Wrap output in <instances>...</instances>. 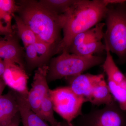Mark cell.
<instances>
[{"label":"cell","instance_id":"cell-3","mask_svg":"<svg viewBox=\"0 0 126 126\" xmlns=\"http://www.w3.org/2000/svg\"><path fill=\"white\" fill-rule=\"evenodd\" d=\"M104 19V44L122 64L126 61V2L109 5Z\"/></svg>","mask_w":126,"mask_h":126},{"label":"cell","instance_id":"cell-16","mask_svg":"<svg viewBox=\"0 0 126 126\" xmlns=\"http://www.w3.org/2000/svg\"><path fill=\"white\" fill-rule=\"evenodd\" d=\"M106 47L102 41H94L75 46L70 47L68 52L83 56H93L106 52Z\"/></svg>","mask_w":126,"mask_h":126},{"label":"cell","instance_id":"cell-7","mask_svg":"<svg viewBox=\"0 0 126 126\" xmlns=\"http://www.w3.org/2000/svg\"><path fill=\"white\" fill-rule=\"evenodd\" d=\"M106 51V56L102 66L107 75V84L113 98L126 112V77L115 63L107 46Z\"/></svg>","mask_w":126,"mask_h":126},{"label":"cell","instance_id":"cell-15","mask_svg":"<svg viewBox=\"0 0 126 126\" xmlns=\"http://www.w3.org/2000/svg\"><path fill=\"white\" fill-rule=\"evenodd\" d=\"M105 26V23L101 22L90 29L79 34L73 39L69 47L93 41H102L104 38L103 30Z\"/></svg>","mask_w":126,"mask_h":126},{"label":"cell","instance_id":"cell-25","mask_svg":"<svg viewBox=\"0 0 126 126\" xmlns=\"http://www.w3.org/2000/svg\"><path fill=\"white\" fill-rule=\"evenodd\" d=\"M6 86V84L3 80V79H0V97L2 95V93Z\"/></svg>","mask_w":126,"mask_h":126},{"label":"cell","instance_id":"cell-27","mask_svg":"<svg viewBox=\"0 0 126 126\" xmlns=\"http://www.w3.org/2000/svg\"><path fill=\"white\" fill-rule=\"evenodd\" d=\"M125 76H126V73L125 74Z\"/></svg>","mask_w":126,"mask_h":126},{"label":"cell","instance_id":"cell-14","mask_svg":"<svg viewBox=\"0 0 126 126\" xmlns=\"http://www.w3.org/2000/svg\"><path fill=\"white\" fill-rule=\"evenodd\" d=\"M115 100L113 98L105 79L94 87L90 96L86 99L94 106L108 105Z\"/></svg>","mask_w":126,"mask_h":126},{"label":"cell","instance_id":"cell-12","mask_svg":"<svg viewBox=\"0 0 126 126\" xmlns=\"http://www.w3.org/2000/svg\"><path fill=\"white\" fill-rule=\"evenodd\" d=\"M0 39V59L17 64L24 68L22 49L12 35Z\"/></svg>","mask_w":126,"mask_h":126},{"label":"cell","instance_id":"cell-11","mask_svg":"<svg viewBox=\"0 0 126 126\" xmlns=\"http://www.w3.org/2000/svg\"><path fill=\"white\" fill-rule=\"evenodd\" d=\"M19 113L15 91L11 89L0 97V126H6Z\"/></svg>","mask_w":126,"mask_h":126},{"label":"cell","instance_id":"cell-4","mask_svg":"<svg viewBox=\"0 0 126 126\" xmlns=\"http://www.w3.org/2000/svg\"><path fill=\"white\" fill-rule=\"evenodd\" d=\"M105 59L101 55L83 56L63 52L50 62L47 74L48 83L82 74L91 68L102 64Z\"/></svg>","mask_w":126,"mask_h":126},{"label":"cell","instance_id":"cell-9","mask_svg":"<svg viewBox=\"0 0 126 126\" xmlns=\"http://www.w3.org/2000/svg\"><path fill=\"white\" fill-rule=\"evenodd\" d=\"M4 61L5 69L2 79L6 86L27 97L29 91L27 86L29 77L25 68L16 63Z\"/></svg>","mask_w":126,"mask_h":126},{"label":"cell","instance_id":"cell-24","mask_svg":"<svg viewBox=\"0 0 126 126\" xmlns=\"http://www.w3.org/2000/svg\"><path fill=\"white\" fill-rule=\"evenodd\" d=\"M20 122V115L19 113L14 118L12 121L6 126H19Z\"/></svg>","mask_w":126,"mask_h":126},{"label":"cell","instance_id":"cell-20","mask_svg":"<svg viewBox=\"0 0 126 126\" xmlns=\"http://www.w3.org/2000/svg\"><path fill=\"white\" fill-rule=\"evenodd\" d=\"M34 45L39 58L40 67L46 64L52 53L55 54L56 47L49 43L38 40Z\"/></svg>","mask_w":126,"mask_h":126},{"label":"cell","instance_id":"cell-6","mask_svg":"<svg viewBox=\"0 0 126 126\" xmlns=\"http://www.w3.org/2000/svg\"><path fill=\"white\" fill-rule=\"evenodd\" d=\"M49 95L54 110L68 123L82 114V107L86 100L75 94L69 86L50 89Z\"/></svg>","mask_w":126,"mask_h":126},{"label":"cell","instance_id":"cell-2","mask_svg":"<svg viewBox=\"0 0 126 126\" xmlns=\"http://www.w3.org/2000/svg\"><path fill=\"white\" fill-rule=\"evenodd\" d=\"M17 4L18 16L29 26L39 40L54 45L56 49L62 39L60 34L64 22V15L55 14L38 1H20Z\"/></svg>","mask_w":126,"mask_h":126},{"label":"cell","instance_id":"cell-5","mask_svg":"<svg viewBox=\"0 0 126 126\" xmlns=\"http://www.w3.org/2000/svg\"><path fill=\"white\" fill-rule=\"evenodd\" d=\"M74 126H126V112L115 100L101 109H93L72 122Z\"/></svg>","mask_w":126,"mask_h":126},{"label":"cell","instance_id":"cell-18","mask_svg":"<svg viewBox=\"0 0 126 126\" xmlns=\"http://www.w3.org/2000/svg\"><path fill=\"white\" fill-rule=\"evenodd\" d=\"M53 106L49 93L41 104L39 115L41 118L48 123L50 126H61V122H59L55 117Z\"/></svg>","mask_w":126,"mask_h":126},{"label":"cell","instance_id":"cell-10","mask_svg":"<svg viewBox=\"0 0 126 126\" xmlns=\"http://www.w3.org/2000/svg\"><path fill=\"white\" fill-rule=\"evenodd\" d=\"M69 87L77 95L86 99L90 96L94 87L105 79L103 74L94 75L82 74L65 78Z\"/></svg>","mask_w":126,"mask_h":126},{"label":"cell","instance_id":"cell-19","mask_svg":"<svg viewBox=\"0 0 126 126\" xmlns=\"http://www.w3.org/2000/svg\"><path fill=\"white\" fill-rule=\"evenodd\" d=\"M77 0H40L43 6L55 14L61 15L65 14Z\"/></svg>","mask_w":126,"mask_h":126},{"label":"cell","instance_id":"cell-21","mask_svg":"<svg viewBox=\"0 0 126 126\" xmlns=\"http://www.w3.org/2000/svg\"><path fill=\"white\" fill-rule=\"evenodd\" d=\"M13 15L0 11V35H12L13 30L12 21Z\"/></svg>","mask_w":126,"mask_h":126},{"label":"cell","instance_id":"cell-13","mask_svg":"<svg viewBox=\"0 0 126 126\" xmlns=\"http://www.w3.org/2000/svg\"><path fill=\"white\" fill-rule=\"evenodd\" d=\"M15 93L23 126H50L32 110L27 103L26 97L15 91Z\"/></svg>","mask_w":126,"mask_h":126},{"label":"cell","instance_id":"cell-17","mask_svg":"<svg viewBox=\"0 0 126 126\" xmlns=\"http://www.w3.org/2000/svg\"><path fill=\"white\" fill-rule=\"evenodd\" d=\"M12 16L15 22L17 34L25 47L30 45L34 44L40 40L29 26L18 15L14 14Z\"/></svg>","mask_w":126,"mask_h":126},{"label":"cell","instance_id":"cell-22","mask_svg":"<svg viewBox=\"0 0 126 126\" xmlns=\"http://www.w3.org/2000/svg\"><path fill=\"white\" fill-rule=\"evenodd\" d=\"M26 59L27 66L30 69L40 67L39 58L34 44L30 45L25 47Z\"/></svg>","mask_w":126,"mask_h":126},{"label":"cell","instance_id":"cell-1","mask_svg":"<svg viewBox=\"0 0 126 126\" xmlns=\"http://www.w3.org/2000/svg\"><path fill=\"white\" fill-rule=\"evenodd\" d=\"M108 6L106 0H77L63 14V37L55 54L67 52L75 36L101 23L105 18Z\"/></svg>","mask_w":126,"mask_h":126},{"label":"cell","instance_id":"cell-26","mask_svg":"<svg viewBox=\"0 0 126 126\" xmlns=\"http://www.w3.org/2000/svg\"><path fill=\"white\" fill-rule=\"evenodd\" d=\"M61 126H74L72 123L69 124V123H68L67 122L65 121L61 122Z\"/></svg>","mask_w":126,"mask_h":126},{"label":"cell","instance_id":"cell-8","mask_svg":"<svg viewBox=\"0 0 126 126\" xmlns=\"http://www.w3.org/2000/svg\"><path fill=\"white\" fill-rule=\"evenodd\" d=\"M48 68V65L46 64L35 70L31 89L26 97L30 108L37 115L42 101L49 93L47 78Z\"/></svg>","mask_w":126,"mask_h":126},{"label":"cell","instance_id":"cell-23","mask_svg":"<svg viewBox=\"0 0 126 126\" xmlns=\"http://www.w3.org/2000/svg\"><path fill=\"white\" fill-rule=\"evenodd\" d=\"M18 9V5L13 0H0V11L13 15Z\"/></svg>","mask_w":126,"mask_h":126}]
</instances>
